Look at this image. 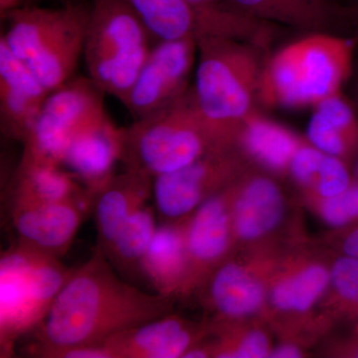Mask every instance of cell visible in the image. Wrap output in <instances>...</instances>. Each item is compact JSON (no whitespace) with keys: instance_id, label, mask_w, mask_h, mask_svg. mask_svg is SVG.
<instances>
[{"instance_id":"obj_1","label":"cell","mask_w":358,"mask_h":358,"mask_svg":"<svg viewBox=\"0 0 358 358\" xmlns=\"http://www.w3.org/2000/svg\"><path fill=\"white\" fill-rule=\"evenodd\" d=\"M173 301L124 281L96 245L89 260L74 268L35 329L31 353L52 358L68 348L101 345L115 334L173 313Z\"/></svg>"},{"instance_id":"obj_2","label":"cell","mask_w":358,"mask_h":358,"mask_svg":"<svg viewBox=\"0 0 358 358\" xmlns=\"http://www.w3.org/2000/svg\"><path fill=\"white\" fill-rule=\"evenodd\" d=\"M355 50V42L343 35L306 34L266 60L261 102L275 107H315L341 94L352 76Z\"/></svg>"},{"instance_id":"obj_3","label":"cell","mask_w":358,"mask_h":358,"mask_svg":"<svg viewBox=\"0 0 358 358\" xmlns=\"http://www.w3.org/2000/svg\"><path fill=\"white\" fill-rule=\"evenodd\" d=\"M230 145L202 114L190 87L173 102L124 128L122 162L126 169L155 178Z\"/></svg>"},{"instance_id":"obj_4","label":"cell","mask_w":358,"mask_h":358,"mask_svg":"<svg viewBox=\"0 0 358 358\" xmlns=\"http://www.w3.org/2000/svg\"><path fill=\"white\" fill-rule=\"evenodd\" d=\"M261 50L260 45L237 39L199 42L195 98L207 121L232 143L240 124L260 101L266 63Z\"/></svg>"},{"instance_id":"obj_5","label":"cell","mask_w":358,"mask_h":358,"mask_svg":"<svg viewBox=\"0 0 358 358\" xmlns=\"http://www.w3.org/2000/svg\"><path fill=\"white\" fill-rule=\"evenodd\" d=\"M90 13L81 4L57 9L20 6L6 14L8 27L0 39L52 92L75 77Z\"/></svg>"},{"instance_id":"obj_6","label":"cell","mask_w":358,"mask_h":358,"mask_svg":"<svg viewBox=\"0 0 358 358\" xmlns=\"http://www.w3.org/2000/svg\"><path fill=\"white\" fill-rule=\"evenodd\" d=\"M75 268L16 243L0 260V355L11 357L23 336L43 322Z\"/></svg>"},{"instance_id":"obj_7","label":"cell","mask_w":358,"mask_h":358,"mask_svg":"<svg viewBox=\"0 0 358 358\" xmlns=\"http://www.w3.org/2000/svg\"><path fill=\"white\" fill-rule=\"evenodd\" d=\"M152 39L124 0H93L83 53L88 77L122 103L147 61Z\"/></svg>"},{"instance_id":"obj_8","label":"cell","mask_w":358,"mask_h":358,"mask_svg":"<svg viewBox=\"0 0 358 358\" xmlns=\"http://www.w3.org/2000/svg\"><path fill=\"white\" fill-rule=\"evenodd\" d=\"M159 41L230 38L262 43L267 23L228 8L222 3L197 6L187 0H124Z\"/></svg>"},{"instance_id":"obj_9","label":"cell","mask_w":358,"mask_h":358,"mask_svg":"<svg viewBox=\"0 0 358 358\" xmlns=\"http://www.w3.org/2000/svg\"><path fill=\"white\" fill-rule=\"evenodd\" d=\"M105 91L87 77H73L49 94L24 143L22 159L62 166L71 141L106 113Z\"/></svg>"},{"instance_id":"obj_10","label":"cell","mask_w":358,"mask_h":358,"mask_svg":"<svg viewBox=\"0 0 358 358\" xmlns=\"http://www.w3.org/2000/svg\"><path fill=\"white\" fill-rule=\"evenodd\" d=\"M249 162L235 145L215 148L178 171L154 179L155 209L162 222L188 217L224 188L249 173Z\"/></svg>"},{"instance_id":"obj_11","label":"cell","mask_w":358,"mask_h":358,"mask_svg":"<svg viewBox=\"0 0 358 358\" xmlns=\"http://www.w3.org/2000/svg\"><path fill=\"white\" fill-rule=\"evenodd\" d=\"M240 179L207 199L188 216L185 229L187 272L179 299L199 293L209 275L229 258L235 248L232 206Z\"/></svg>"},{"instance_id":"obj_12","label":"cell","mask_w":358,"mask_h":358,"mask_svg":"<svg viewBox=\"0 0 358 358\" xmlns=\"http://www.w3.org/2000/svg\"><path fill=\"white\" fill-rule=\"evenodd\" d=\"M278 259L256 254L249 260L229 257L213 271L199 293L214 313L212 322H237L267 307L268 284Z\"/></svg>"},{"instance_id":"obj_13","label":"cell","mask_w":358,"mask_h":358,"mask_svg":"<svg viewBox=\"0 0 358 358\" xmlns=\"http://www.w3.org/2000/svg\"><path fill=\"white\" fill-rule=\"evenodd\" d=\"M199 52L196 40L159 41L152 46L140 74L122 103L134 120L173 102L188 89V77Z\"/></svg>"},{"instance_id":"obj_14","label":"cell","mask_w":358,"mask_h":358,"mask_svg":"<svg viewBox=\"0 0 358 358\" xmlns=\"http://www.w3.org/2000/svg\"><path fill=\"white\" fill-rule=\"evenodd\" d=\"M17 243L62 259L69 251L93 203L84 201L10 202Z\"/></svg>"},{"instance_id":"obj_15","label":"cell","mask_w":358,"mask_h":358,"mask_svg":"<svg viewBox=\"0 0 358 358\" xmlns=\"http://www.w3.org/2000/svg\"><path fill=\"white\" fill-rule=\"evenodd\" d=\"M210 334V322L199 324L171 313L115 334L105 343L115 358H183Z\"/></svg>"},{"instance_id":"obj_16","label":"cell","mask_w":358,"mask_h":358,"mask_svg":"<svg viewBox=\"0 0 358 358\" xmlns=\"http://www.w3.org/2000/svg\"><path fill=\"white\" fill-rule=\"evenodd\" d=\"M124 141V128L117 126L106 112L71 141L62 166L94 197L117 174Z\"/></svg>"},{"instance_id":"obj_17","label":"cell","mask_w":358,"mask_h":358,"mask_svg":"<svg viewBox=\"0 0 358 358\" xmlns=\"http://www.w3.org/2000/svg\"><path fill=\"white\" fill-rule=\"evenodd\" d=\"M51 92L0 39V127L24 143Z\"/></svg>"},{"instance_id":"obj_18","label":"cell","mask_w":358,"mask_h":358,"mask_svg":"<svg viewBox=\"0 0 358 358\" xmlns=\"http://www.w3.org/2000/svg\"><path fill=\"white\" fill-rule=\"evenodd\" d=\"M287 203L274 179L245 174L238 183L232 206L234 244L262 243L284 222Z\"/></svg>"},{"instance_id":"obj_19","label":"cell","mask_w":358,"mask_h":358,"mask_svg":"<svg viewBox=\"0 0 358 358\" xmlns=\"http://www.w3.org/2000/svg\"><path fill=\"white\" fill-rule=\"evenodd\" d=\"M331 266L305 256L278 260L268 284V307L275 315L310 313L327 293Z\"/></svg>"},{"instance_id":"obj_20","label":"cell","mask_w":358,"mask_h":358,"mask_svg":"<svg viewBox=\"0 0 358 358\" xmlns=\"http://www.w3.org/2000/svg\"><path fill=\"white\" fill-rule=\"evenodd\" d=\"M154 179L147 173L126 169L115 174L96 193L92 213L95 218L99 246L107 248L127 221L148 205L152 195Z\"/></svg>"},{"instance_id":"obj_21","label":"cell","mask_w":358,"mask_h":358,"mask_svg":"<svg viewBox=\"0 0 358 358\" xmlns=\"http://www.w3.org/2000/svg\"><path fill=\"white\" fill-rule=\"evenodd\" d=\"M221 3L249 17L303 34L338 29V6L333 0H222Z\"/></svg>"},{"instance_id":"obj_22","label":"cell","mask_w":358,"mask_h":358,"mask_svg":"<svg viewBox=\"0 0 358 358\" xmlns=\"http://www.w3.org/2000/svg\"><path fill=\"white\" fill-rule=\"evenodd\" d=\"M186 220L187 217L157 225L141 264V275L155 293L173 300L179 299L187 272Z\"/></svg>"},{"instance_id":"obj_23","label":"cell","mask_w":358,"mask_h":358,"mask_svg":"<svg viewBox=\"0 0 358 358\" xmlns=\"http://www.w3.org/2000/svg\"><path fill=\"white\" fill-rule=\"evenodd\" d=\"M305 143L293 131L254 110L238 129L235 147L251 162L274 174L289 173V164Z\"/></svg>"},{"instance_id":"obj_24","label":"cell","mask_w":358,"mask_h":358,"mask_svg":"<svg viewBox=\"0 0 358 358\" xmlns=\"http://www.w3.org/2000/svg\"><path fill=\"white\" fill-rule=\"evenodd\" d=\"M308 143L348 162L358 157V115L341 94L315 106L307 129Z\"/></svg>"},{"instance_id":"obj_25","label":"cell","mask_w":358,"mask_h":358,"mask_svg":"<svg viewBox=\"0 0 358 358\" xmlns=\"http://www.w3.org/2000/svg\"><path fill=\"white\" fill-rule=\"evenodd\" d=\"M84 201L94 197L63 166L22 159L11 186L10 202Z\"/></svg>"},{"instance_id":"obj_26","label":"cell","mask_w":358,"mask_h":358,"mask_svg":"<svg viewBox=\"0 0 358 358\" xmlns=\"http://www.w3.org/2000/svg\"><path fill=\"white\" fill-rule=\"evenodd\" d=\"M289 173L307 199L334 196L353 181L345 162L306 143L294 155Z\"/></svg>"},{"instance_id":"obj_27","label":"cell","mask_w":358,"mask_h":358,"mask_svg":"<svg viewBox=\"0 0 358 358\" xmlns=\"http://www.w3.org/2000/svg\"><path fill=\"white\" fill-rule=\"evenodd\" d=\"M155 209L150 205L136 211L103 251L122 274H141V264L157 230Z\"/></svg>"},{"instance_id":"obj_28","label":"cell","mask_w":358,"mask_h":358,"mask_svg":"<svg viewBox=\"0 0 358 358\" xmlns=\"http://www.w3.org/2000/svg\"><path fill=\"white\" fill-rule=\"evenodd\" d=\"M212 357H268L273 348L267 331L260 327H244L243 322H212Z\"/></svg>"},{"instance_id":"obj_29","label":"cell","mask_w":358,"mask_h":358,"mask_svg":"<svg viewBox=\"0 0 358 358\" xmlns=\"http://www.w3.org/2000/svg\"><path fill=\"white\" fill-rule=\"evenodd\" d=\"M326 299L331 317L358 324V258L339 254L334 261Z\"/></svg>"},{"instance_id":"obj_30","label":"cell","mask_w":358,"mask_h":358,"mask_svg":"<svg viewBox=\"0 0 358 358\" xmlns=\"http://www.w3.org/2000/svg\"><path fill=\"white\" fill-rule=\"evenodd\" d=\"M317 215L334 229H341L358 221V180L338 195L326 199H308Z\"/></svg>"},{"instance_id":"obj_31","label":"cell","mask_w":358,"mask_h":358,"mask_svg":"<svg viewBox=\"0 0 358 358\" xmlns=\"http://www.w3.org/2000/svg\"><path fill=\"white\" fill-rule=\"evenodd\" d=\"M334 243L339 254L358 258V221L336 229Z\"/></svg>"},{"instance_id":"obj_32","label":"cell","mask_w":358,"mask_h":358,"mask_svg":"<svg viewBox=\"0 0 358 358\" xmlns=\"http://www.w3.org/2000/svg\"><path fill=\"white\" fill-rule=\"evenodd\" d=\"M338 30H343L358 47V0L338 7Z\"/></svg>"},{"instance_id":"obj_33","label":"cell","mask_w":358,"mask_h":358,"mask_svg":"<svg viewBox=\"0 0 358 358\" xmlns=\"http://www.w3.org/2000/svg\"><path fill=\"white\" fill-rule=\"evenodd\" d=\"M52 358H115L105 343L101 345L78 346L56 352Z\"/></svg>"},{"instance_id":"obj_34","label":"cell","mask_w":358,"mask_h":358,"mask_svg":"<svg viewBox=\"0 0 358 358\" xmlns=\"http://www.w3.org/2000/svg\"><path fill=\"white\" fill-rule=\"evenodd\" d=\"M303 352L300 345L289 341V343H282L277 348H273L268 357L296 358L303 357Z\"/></svg>"},{"instance_id":"obj_35","label":"cell","mask_w":358,"mask_h":358,"mask_svg":"<svg viewBox=\"0 0 358 358\" xmlns=\"http://www.w3.org/2000/svg\"><path fill=\"white\" fill-rule=\"evenodd\" d=\"M343 357H358V324H355L352 336L345 341L339 350Z\"/></svg>"},{"instance_id":"obj_36","label":"cell","mask_w":358,"mask_h":358,"mask_svg":"<svg viewBox=\"0 0 358 358\" xmlns=\"http://www.w3.org/2000/svg\"><path fill=\"white\" fill-rule=\"evenodd\" d=\"M22 0H0V14L1 17H6L7 13L13 11V9L20 7Z\"/></svg>"},{"instance_id":"obj_37","label":"cell","mask_w":358,"mask_h":358,"mask_svg":"<svg viewBox=\"0 0 358 358\" xmlns=\"http://www.w3.org/2000/svg\"><path fill=\"white\" fill-rule=\"evenodd\" d=\"M188 2L197 6H211L220 4L222 0H187Z\"/></svg>"},{"instance_id":"obj_38","label":"cell","mask_w":358,"mask_h":358,"mask_svg":"<svg viewBox=\"0 0 358 358\" xmlns=\"http://www.w3.org/2000/svg\"><path fill=\"white\" fill-rule=\"evenodd\" d=\"M334 3L338 4V6H346V4L352 3L355 0H333Z\"/></svg>"},{"instance_id":"obj_39","label":"cell","mask_w":358,"mask_h":358,"mask_svg":"<svg viewBox=\"0 0 358 358\" xmlns=\"http://www.w3.org/2000/svg\"><path fill=\"white\" fill-rule=\"evenodd\" d=\"M355 95H357V100L358 103V68L357 69V79H355Z\"/></svg>"},{"instance_id":"obj_40","label":"cell","mask_w":358,"mask_h":358,"mask_svg":"<svg viewBox=\"0 0 358 358\" xmlns=\"http://www.w3.org/2000/svg\"><path fill=\"white\" fill-rule=\"evenodd\" d=\"M355 176H357V179L358 180V159L357 162V166H355Z\"/></svg>"}]
</instances>
